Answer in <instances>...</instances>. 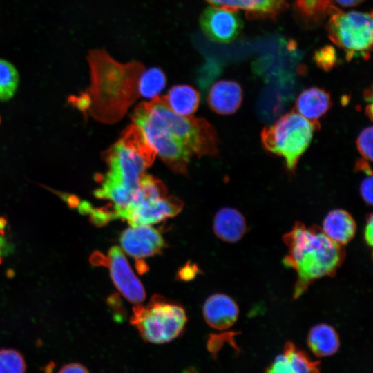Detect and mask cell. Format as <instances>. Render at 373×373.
I'll return each mask as SVG.
<instances>
[{"instance_id": "cell-4", "label": "cell", "mask_w": 373, "mask_h": 373, "mask_svg": "<svg viewBox=\"0 0 373 373\" xmlns=\"http://www.w3.org/2000/svg\"><path fill=\"white\" fill-rule=\"evenodd\" d=\"M187 317L184 309L154 295L146 306L133 307L131 324L135 327L142 338L148 343L162 344L178 337L184 331Z\"/></svg>"}, {"instance_id": "cell-14", "label": "cell", "mask_w": 373, "mask_h": 373, "mask_svg": "<svg viewBox=\"0 0 373 373\" xmlns=\"http://www.w3.org/2000/svg\"><path fill=\"white\" fill-rule=\"evenodd\" d=\"M211 6L238 12L243 10L249 19H271L288 7L287 0H206Z\"/></svg>"}, {"instance_id": "cell-7", "label": "cell", "mask_w": 373, "mask_h": 373, "mask_svg": "<svg viewBox=\"0 0 373 373\" xmlns=\"http://www.w3.org/2000/svg\"><path fill=\"white\" fill-rule=\"evenodd\" d=\"M326 30L329 39L342 49L347 61L369 59L372 48V12H344L332 6Z\"/></svg>"}, {"instance_id": "cell-18", "label": "cell", "mask_w": 373, "mask_h": 373, "mask_svg": "<svg viewBox=\"0 0 373 373\" xmlns=\"http://www.w3.org/2000/svg\"><path fill=\"white\" fill-rule=\"evenodd\" d=\"M247 227V222L242 213L232 207L220 209L213 218V232L225 242H238L245 234Z\"/></svg>"}, {"instance_id": "cell-16", "label": "cell", "mask_w": 373, "mask_h": 373, "mask_svg": "<svg viewBox=\"0 0 373 373\" xmlns=\"http://www.w3.org/2000/svg\"><path fill=\"white\" fill-rule=\"evenodd\" d=\"M242 97V89L238 82L220 80L212 85L207 99L212 111L220 115H227L238 110Z\"/></svg>"}, {"instance_id": "cell-11", "label": "cell", "mask_w": 373, "mask_h": 373, "mask_svg": "<svg viewBox=\"0 0 373 373\" xmlns=\"http://www.w3.org/2000/svg\"><path fill=\"white\" fill-rule=\"evenodd\" d=\"M184 202L171 195L144 202L124 211L120 218L126 220L130 226L152 225L174 217L182 209Z\"/></svg>"}, {"instance_id": "cell-17", "label": "cell", "mask_w": 373, "mask_h": 373, "mask_svg": "<svg viewBox=\"0 0 373 373\" xmlns=\"http://www.w3.org/2000/svg\"><path fill=\"white\" fill-rule=\"evenodd\" d=\"M332 105L329 93L319 87H310L303 90L298 96L295 108L296 113L318 127V119Z\"/></svg>"}, {"instance_id": "cell-20", "label": "cell", "mask_w": 373, "mask_h": 373, "mask_svg": "<svg viewBox=\"0 0 373 373\" xmlns=\"http://www.w3.org/2000/svg\"><path fill=\"white\" fill-rule=\"evenodd\" d=\"M307 342L312 352L318 357L332 356L340 346L339 336L336 329L323 323L316 324L309 329Z\"/></svg>"}, {"instance_id": "cell-24", "label": "cell", "mask_w": 373, "mask_h": 373, "mask_svg": "<svg viewBox=\"0 0 373 373\" xmlns=\"http://www.w3.org/2000/svg\"><path fill=\"white\" fill-rule=\"evenodd\" d=\"M19 82L16 67L9 61L0 58V101H8L13 97Z\"/></svg>"}, {"instance_id": "cell-36", "label": "cell", "mask_w": 373, "mask_h": 373, "mask_svg": "<svg viewBox=\"0 0 373 373\" xmlns=\"http://www.w3.org/2000/svg\"><path fill=\"white\" fill-rule=\"evenodd\" d=\"M0 123H1V117H0Z\"/></svg>"}, {"instance_id": "cell-21", "label": "cell", "mask_w": 373, "mask_h": 373, "mask_svg": "<svg viewBox=\"0 0 373 373\" xmlns=\"http://www.w3.org/2000/svg\"><path fill=\"white\" fill-rule=\"evenodd\" d=\"M164 97L167 106L174 113L183 116H189L195 112L200 99L199 93L186 84L173 86Z\"/></svg>"}, {"instance_id": "cell-25", "label": "cell", "mask_w": 373, "mask_h": 373, "mask_svg": "<svg viewBox=\"0 0 373 373\" xmlns=\"http://www.w3.org/2000/svg\"><path fill=\"white\" fill-rule=\"evenodd\" d=\"M26 362L22 355L12 349H0V373H25Z\"/></svg>"}, {"instance_id": "cell-28", "label": "cell", "mask_w": 373, "mask_h": 373, "mask_svg": "<svg viewBox=\"0 0 373 373\" xmlns=\"http://www.w3.org/2000/svg\"><path fill=\"white\" fill-rule=\"evenodd\" d=\"M372 175H367L362 180L359 186V191L363 201L372 204Z\"/></svg>"}, {"instance_id": "cell-26", "label": "cell", "mask_w": 373, "mask_h": 373, "mask_svg": "<svg viewBox=\"0 0 373 373\" xmlns=\"http://www.w3.org/2000/svg\"><path fill=\"white\" fill-rule=\"evenodd\" d=\"M316 65L325 71L330 70L338 62L336 50L332 46H325L317 50L313 57Z\"/></svg>"}, {"instance_id": "cell-1", "label": "cell", "mask_w": 373, "mask_h": 373, "mask_svg": "<svg viewBox=\"0 0 373 373\" xmlns=\"http://www.w3.org/2000/svg\"><path fill=\"white\" fill-rule=\"evenodd\" d=\"M86 60L90 85L69 102L97 122L116 123L140 97L138 83L144 66L138 61L120 63L99 48L89 50Z\"/></svg>"}, {"instance_id": "cell-15", "label": "cell", "mask_w": 373, "mask_h": 373, "mask_svg": "<svg viewBox=\"0 0 373 373\" xmlns=\"http://www.w3.org/2000/svg\"><path fill=\"white\" fill-rule=\"evenodd\" d=\"M266 373H320V365L292 342H287Z\"/></svg>"}, {"instance_id": "cell-13", "label": "cell", "mask_w": 373, "mask_h": 373, "mask_svg": "<svg viewBox=\"0 0 373 373\" xmlns=\"http://www.w3.org/2000/svg\"><path fill=\"white\" fill-rule=\"evenodd\" d=\"M202 314L206 323L211 327L224 330L236 322L239 316V307L229 296L216 293L207 298Z\"/></svg>"}, {"instance_id": "cell-34", "label": "cell", "mask_w": 373, "mask_h": 373, "mask_svg": "<svg viewBox=\"0 0 373 373\" xmlns=\"http://www.w3.org/2000/svg\"><path fill=\"white\" fill-rule=\"evenodd\" d=\"M365 0H336V1L341 6L343 7H352L356 6Z\"/></svg>"}, {"instance_id": "cell-6", "label": "cell", "mask_w": 373, "mask_h": 373, "mask_svg": "<svg viewBox=\"0 0 373 373\" xmlns=\"http://www.w3.org/2000/svg\"><path fill=\"white\" fill-rule=\"evenodd\" d=\"M314 128L312 122L291 111L263 128L262 144L267 151L283 157L287 169L294 172L300 156L311 143Z\"/></svg>"}, {"instance_id": "cell-22", "label": "cell", "mask_w": 373, "mask_h": 373, "mask_svg": "<svg viewBox=\"0 0 373 373\" xmlns=\"http://www.w3.org/2000/svg\"><path fill=\"white\" fill-rule=\"evenodd\" d=\"M166 84V77L162 69L157 67L149 68L142 73L138 90L140 96L153 98L158 96Z\"/></svg>"}, {"instance_id": "cell-8", "label": "cell", "mask_w": 373, "mask_h": 373, "mask_svg": "<svg viewBox=\"0 0 373 373\" xmlns=\"http://www.w3.org/2000/svg\"><path fill=\"white\" fill-rule=\"evenodd\" d=\"M131 118L164 164L172 171L186 175L192 154L152 113L148 102L139 104Z\"/></svg>"}, {"instance_id": "cell-35", "label": "cell", "mask_w": 373, "mask_h": 373, "mask_svg": "<svg viewBox=\"0 0 373 373\" xmlns=\"http://www.w3.org/2000/svg\"><path fill=\"white\" fill-rule=\"evenodd\" d=\"M365 113L370 119H372V104L370 103L365 108Z\"/></svg>"}, {"instance_id": "cell-10", "label": "cell", "mask_w": 373, "mask_h": 373, "mask_svg": "<svg viewBox=\"0 0 373 373\" xmlns=\"http://www.w3.org/2000/svg\"><path fill=\"white\" fill-rule=\"evenodd\" d=\"M200 26L210 40L227 44L235 40L242 29V21L236 11L209 6L200 17Z\"/></svg>"}, {"instance_id": "cell-2", "label": "cell", "mask_w": 373, "mask_h": 373, "mask_svg": "<svg viewBox=\"0 0 373 373\" xmlns=\"http://www.w3.org/2000/svg\"><path fill=\"white\" fill-rule=\"evenodd\" d=\"M156 153L135 124L127 126L120 137L102 154L108 169L97 178L100 186L94 191L98 199L109 200L117 214L131 202Z\"/></svg>"}, {"instance_id": "cell-3", "label": "cell", "mask_w": 373, "mask_h": 373, "mask_svg": "<svg viewBox=\"0 0 373 373\" xmlns=\"http://www.w3.org/2000/svg\"><path fill=\"white\" fill-rule=\"evenodd\" d=\"M283 240L287 247L284 264L297 274L294 298L316 280L334 276L345 260L343 246L329 239L319 227L297 222Z\"/></svg>"}, {"instance_id": "cell-27", "label": "cell", "mask_w": 373, "mask_h": 373, "mask_svg": "<svg viewBox=\"0 0 373 373\" xmlns=\"http://www.w3.org/2000/svg\"><path fill=\"white\" fill-rule=\"evenodd\" d=\"M372 126L361 131L356 139V147L365 160L372 161Z\"/></svg>"}, {"instance_id": "cell-31", "label": "cell", "mask_w": 373, "mask_h": 373, "mask_svg": "<svg viewBox=\"0 0 373 373\" xmlns=\"http://www.w3.org/2000/svg\"><path fill=\"white\" fill-rule=\"evenodd\" d=\"M373 219L372 214L370 213L367 215L366 224L364 229V239L366 243L372 246V238H373Z\"/></svg>"}, {"instance_id": "cell-5", "label": "cell", "mask_w": 373, "mask_h": 373, "mask_svg": "<svg viewBox=\"0 0 373 373\" xmlns=\"http://www.w3.org/2000/svg\"><path fill=\"white\" fill-rule=\"evenodd\" d=\"M148 103L152 113L192 155L200 157L218 153V137L214 127L207 120L174 113L167 106L164 95L156 96Z\"/></svg>"}, {"instance_id": "cell-32", "label": "cell", "mask_w": 373, "mask_h": 373, "mask_svg": "<svg viewBox=\"0 0 373 373\" xmlns=\"http://www.w3.org/2000/svg\"><path fill=\"white\" fill-rule=\"evenodd\" d=\"M198 271L197 267L193 265H186L178 273L180 279L190 280L192 279L196 274Z\"/></svg>"}, {"instance_id": "cell-12", "label": "cell", "mask_w": 373, "mask_h": 373, "mask_svg": "<svg viewBox=\"0 0 373 373\" xmlns=\"http://www.w3.org/2000/svg\"><path fill=\"white\" fill-rule=\"evenodd\" d=\"M119 242L122 250L136 259L160 254L166 246L162 235L151 225L130 226L121 233Z\"/></svg>"}, {"instance_id": "cell-23", "label": "cell", "mask_w": 373, "mask_h": 373, "mask_svg": "<svg viewBox=\"0 0 373 373\" xmlns=\"http://www.w3.org/2000/svg\"><path fill=\"white\" fill-rule=\"evenodd\" d=\"M332 0H295L296 11L307 21L318 22L328 15Z\"/></svg>"}, {"instance_id": "cell-29", "label": "cell", "mask_w": 373, "mask_h": 373, "mask_svg": "<svg viewBox=\"0 0 373 373\" xmlns=\"http://www.w3.org/2000/svg\"><path fill=\"white\" fill-rule=\"evenodd\" d=\"M7 221L0 218V262L10 249V245L6 236Z\"/></svg>"}, {"instance_id": "cell-33", "label": "cell", "mask_w": 373, "mask_h": 373, "mask_svg": "<svg viewBox=\"0 0 373 373\" xmlns=\"http://www.w3.org/2000/svg\"><path fill=\"white\" fill-rule=\"evenodd\" d=\"M355 169L357 171H363L367 175H372V171L367 160L359 159L356 161Z\"/></svg>"}, {"instance_id": "cell-9", "label": "cell", "mask_w": 373, "mask_h": 373, "mask_svg": "<svg viewBox=\"0 0 373 373\" xmlns=\"http://www.w3.org/2000/svg\"><path fill=\"white\" fill-rule=\"evenodd\" d=\"M97 261L108 267L114 285L126 299L136 305L145 300L144 286L130 267L121 247H112L107 256L102 255L97 258Z\"/></svg>"}, {"instance_id": "cell-19", "label": "cell", "mask_w": 373, "mask_h": 373, "mask_svg": "<svg viewBox=\"0 0 373 373\" xmlns=\"http://www.w3.org/2000/svg\"><path fill=\"white\" fill-rule=\"evenodd\" d=\"M321 229L329 239L343 246L347 244L354 237L356 224L353 216L348 211L341 209H335L326 214Z\"/></svg>"}, {"instance_id": "cell-30", "label": "cell", "mask_w": 373, "mask_h": 373, "mask_svg": "<svg viewBox=\"0 0 373 373\" xmlns=\"http://www.w3.org/2000/svg\"><path fill=\"white\" fill-rule=\"evenodd\" d=\"M58 373H90L88 370L80 363H72L63 366Z\"/></svg>"}]
</instances>
